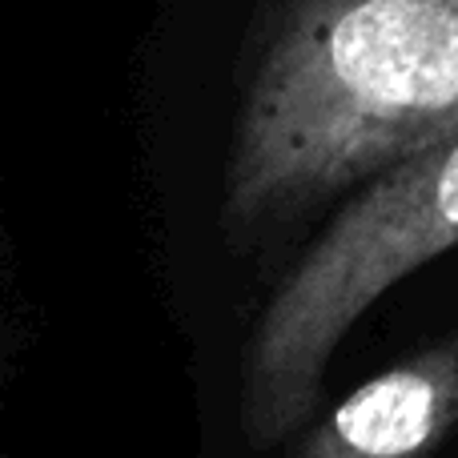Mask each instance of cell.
<instances>
[{
    "label": "cell",
    "mask_w": 458,
    "mask_h": 458,
    "mask_svg": "<svg viewBox=\"0 0 458 458\" xmlns=\"http://www.w3.org/2000/svg\"><path fill=\"white\" fill-rule=\"evenodd\" d=\"M458 137V0H274L225 165V225L293 222Z\"/></svg>",
    "instance_id": "6da1fadb"
},
{
    "label": "cell",
    "mask_w": 458,
    "mask_h": 458,
    "mask_svg": "<svg viewBox=\"0 0 458 458\" xmlns=\"http://www.w3.org/2000/svg\"><path fill=\"white\" fill-rule=\"evenodd\" d=\"M446 250H458V137L370 182L266 301L242 366L245 443L269 451L298 435L350 326Z\"/></svg>",
    "instance_id": "7a4b0ae2"
},
{
    "label": "cell",
    "mask_w": 458,
    "mask_h": 458,
    "mask_svg": "<svg viewBox=\"0 0 458 458\" xmlns=\"http://www.w3.org/2000/svg\"><path fill=\"white\" fill-rule=\"evenodd\" d=\"M458 427V330L350 390L290 458H430Z\"/></svg>",
    "instance_id": "3957f363"
}]
</instances>
